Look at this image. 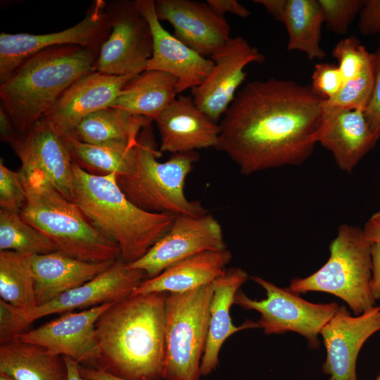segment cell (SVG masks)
Listing matches in <instances>:
<instances>
[{"instance_id":"obj_37","label":"cell","mask_w":380,"mask_h":380,"mask_svg":"<svg viewBox=\"0 0 380 380\" xmlns=\"http://www.w3.org/2000/svg\"><path fill=\"white\" fill-rule=\"evenodd\" d=\"M311 79L312 89L325 100L334 96L344 82L338 65L330 63H317Z\"/></svg>"},{"instance_id":"obj_40","label":"cell","mask_w":380,"mask_h":380,"mask_svg":"<svg viewBox=\"0 0 380 380\" xmlns=\"http://www.w3.org/2000/svg\"><path fill=\"white\" fill-rule=\"evenodd\" d=\"M211 9L220 17L224 18L226 13H230L240 18H247L250 11L237 0H207Z\"/></svg>"},{"instance_id":"obj_6","label":"cell","mask_w":380,"mask_h":380,"mask_svg":"<svg viewBox=\"0 0 380 380\" xmlns=\"http://www.w3.org/2000/svg\"><path fill=\"white\" fill-rule=\"evenodd\" d=\"M151 124L141 132L135 146L132 169L116 176L127 198L139 208L157 213L201 216L208 213L201 202L189 201L184 193L186 177L199 159L196 151L172 154L160 162Z\"/></svg>"},{"instance_id":"obj_43","label":"cell","mask_w":380,"mask_h":380,"mask_svg":"<svg viewBox=\"0 0 380 380\" xmlns=\"http://www.w3.org/2000/svg\"><path fill=\"white\" fill-rule=\"evenodd\" d=\"M362 229L367 239L371 243H380V210L373 213Z\"/></svg>"},{"instance_id":"obj_28","label":"cell","mask_w":380,"mask_h":380,"mask_svg":"<svg viewBox=\"0 0 380 380\" xmlns=\"http://www.w3.org/2000/svg\"><path fill=\"white\" fill-rule=\"evenodd\" d=\"M152 121L110 106L87 115L68 136L93 145H135L141 130Z\"/></svg>"},{"instance_id":"obj_11","label":"cell","mask_w":380,"mask_h":380,"mask_svg":"<svg viewBox=\"0 0 380 380\" xmlns=\"http://www.w3.org/2000/svg\"><path fill=\"white\" fill-rule=\"evenodd\" d=\"M111 31L99 49L95 71L136 75L146 70L152 56L150 26L136 0H114L106 5Z\"/></svg>"},{"instance_id":"obj_14","label":"cell","mask_w":380,"mask_h":380,"mask_svg":"<svg viewBox=\"0 0 380 380\" xmlns=\"http://www.w3.org/2000/svg\"><path fill=\"white\" fill-rule=\"evenodd\" d=\"M225 248L221 225L212 215H177L167 232L129 266L142 270L146 279H151L191 255Z\"/></svg>"},{"instance_id":"obj_8","label":"cell","mask_w":380,"mask_h":380,"mask_svg":"<svg viewBox=\"0 0 380 380\" xmlns=\"http://www.w3.org/2000/svg\"><path fill=\"white\" fill-rule=\"evenodd\" d=\"M214 282L168 293L163 380H199L210 321Z\"/></svg>"},{"instance_id":"obj_38","label":"cell","mask_w":380,"mask_h":380,"mask_svg":"<svg viewBox=\"0 0 380 380\" xmlns=\"http://www.w3.org/2000/svg\"><path fill=\"white\" fill-rule=\"evenodd\" d=\"M374 87L364 114L372 132L380 137V48L374 53Z\"/></svg>"},{"instance_id":"obj_7","label":"cell","mask_w":380,"mask_h":380,"mask_svg":"<svg viewBox=\"0 0 380 380\" xmlns=\"http://www.w3.org/2000/svg\"><path fill=\"white\" fill-rule=\"evenodd\" d=\"M372 243L362 229L341 224L329 246L326 263L313 274L291 281L287 288L296 293L320 291L344 300L360 315L374 307L369 287L372 277Z\"/></svg>"},{"instance_id":"obj_30","label":"cell","mask_w":380,"mask_h":380,"mask_svg":"<svg viewBox=\"0 0 380 380\" xmlns=\"http://www.w3.org/2000/svg\"><path fill=\"white\" fill-rule=\"evenodd\" d=\"M73 163L96 176L127 174L135 159V145L101 146L82 142L65 136Z\"/></svg>"},{"instance_id":"obj_36","label":"cell","mask_w":380,"mask_h":380,"mask_svg":"<svg viewBox=\"0 0 380 380\" xmlns=\"http://www.w3.org/2000/svg\"><path fill=\"white\" fill-rule=\"evenodd\" d=\"M27 199L22 174L8 168L0 161V208L19 211Z\"/></svg>"},{"instance_id":"obj_10","label":"cell","mask_w":380,"mask_h":380,"mask_svg":"<svg viewBox=\"0 0 380 380\" xmlns=\"http://www.w3.org/2000/svg\"><path fill=\"white\" fill-rule=\"evenodd\" d=\"M251 279L265 290L266 298L253 300L239 290L234 303L243 309L258 312V328L266 334L293 331L305 337L310 348H317L318 335L336 313L338 305L335 302L313 303L258 276L251 277Z\"/></svg>"},{"instance_id":"obj_25","label":"cell","mask_w":380,"mask_h":380,"mask_svg":"<svg viewBox=\"0 0 380 380\" xmlns=\"http://www.w3.org/2000/svg\"><path fill=\"white\" fill-rule=\"evenodd\" d=\"M114 262H89L59 251L33 255L32 269L37 305H43L91 281L110 267Z\"/></svg>"},{"instance_id":"obj_15","label":"cell","mask_w":380,"mask_h":380,"mask_svg":"<svg viewBox=\"0 0 380 380\" xmlns=\"http://www.w3.org/2000/svg\"><path fill=\"white\" fill-rule=\"evenodd\" d=\"M210 58L214 63L212 70L201 85L191 89V96L201 110L217 122L245 81V67L252 63H262L265 56L239 35L230 37Z\"/></svg>"},{"instance_id":"obj_1","label":"cell","mask_w":380,"mask_h":380,"mask_svg":"<svg viewBox=\"0 0 380 380\" xmlns=\"http://www.w3.org/2000/svg\"><path fill=\"white\" fill-rule=\"evenodd\" d=\"M326 113L310 85L269 78L247 82L220 123L215 148L240 172L298 165L312 155Z\"/></svg>"},{"instance_id":"obj_44","label":"cell","mask_w":380,"mask_h":380,"mask_svg":"<svg viewBox=\"0 0 380 380\" xmlns=\"http://www.w3.org/2000/svg\"><path fill=\"white\" fill-rule=\"evenodd\" d=\"M81 374L90 380H130L94 367H80Z\"/></svg>"},{"instance_id":"obj_31","label":"cell","mask_w":380,"mask_h":380,"mask_svg":"<svg viewBox=\"0 0 380 380\" xmlns=\"http://www.w3.org/2000/svg\"><path fill=\"white\" fill-rule=\"evenodd\" d=\"M32 256L0 251V298L23 310L37 305Z\"/></svg>"},{"instance_id":"obj_23","label":"cell","mask_w":380,"mask_h":380,"mask_svg":"<svg viewBox=\"0 0 380 380\" xmlns=\"http://www.w3.org/2000/svg\"><path fill=\"white\" fill-rule=\"evenodd\" d=\"M248 277L243 270L232 267L214 281L208 333L201 364V376L209 374L217 367L220 350L229 337L239 331L258 327L257 322L251 320L236 326L232 323L230 315L235 296Z\"/></svg>"},{"instance_id":"obj_5","label":"cell","mask_w":380,"mask_h":380,"mask_svg":"<svg viewBox=\"0 0 380 380\" xmlns=\"http://www.w3.org/2000/svg\"><path fill=\"white\" fill-rule=\"evenodd\" d=\"M22 177L27 199L20 215L46 236L57 251L95 263L120 259L118 246L95 228L74 202L46 180Z\"/></svg>"},{"instance_id":"obj_33","label":"cell","mask_w":380,"mask_h":380,"mask_svg":"<svg viewBox=\"0 0 380 380\" xmlns=\"http://www.w3.org/2000/svg\"><path fill=\"white\" fill-rule=\"evenodd\" d=\"M374 83V62L355 77L346 80L336 93L325 100L327 107L365 110L371 97Z\"/></svg>"},{"instance_id":"obj_29","label":"cell","mask_w":380,"mask_h":380,"mask_svg":"<svg viewBox=\"0 0 380 380\" xmlns=\"http://www.w3.org/2000/svg\"><path fill=\"white\" fill-rule=\"evenodd\" d=\"M279 21L288 32V51H302L310 61L326 56L320 46L324 20L318 0H284Z\"/></svg>"},{"instance_id":"obj_16","label":"cell","mask_w":380,"mask_h":380,"mask_svg":"<svg viewBox=\"0 0 380 380\" xmlns=\"http://www.w3.org/2000/svg\"><path fill=\"white\" fill-rule=\"evenodd\" d=\"M112 303L61 314L58 318L15 337L25 343L42 346L54 355L67 356L79 364L95 367L98 353L95 324Z\"/></svg>"},{"instance_id":"obj_20","label":"cell","mask_w":380,"mask_h":380,"mask_svg":"<svg viewBox=\"0 0 380 380\" xmlns=\"http://www.w3.org/2000/svg\"><path fill=\"white\" fill-rule=\"evenodd\" d=\"M134 76L90 72L75 82L42 119L61 135L68 136L87 115L111 106Z\"/></svg>"},{"instance_id":"obj_26","label":"cell","mask_w":380,"mask_h":380,"mask_svg":"<svg viewBox=\"0 0 380 380\" xmlns=\"http://www.w3.org/2000/svg\"><path fill=\"white\" fill-rule=\"evenodd\" d=\"M0 374L14 380H68L62 356L17 337L0 343Z\"/></svg>"},{"instance_id":"obj_42","label":"cell","mask_w":380,"mask_h":380,"mask_svg":"<svg viewBox=\"0 0 380 380\" xmlns=\"http://www.w3.org/2000/svg\"><path fill=\"white\" fill-rule=\"evenodd\" d=\"M18 136L11 120L6 110L0 106V139L1 141L11 145Z\"/></svg>"},{"instance_id":"obj_35","label":"cell","mask_w":380,"mask_h":380,"mask_svg":"<svg viewBox=\"0 0 380 380\" xmlns=\"http://www.w3.org/2000/svg\"><path fill=\"white\" fill-rule=\"evenodd\" d=\"M365 0H318L324 23L335 34H346L363 6Z\"/></svg>"},{"instance_id":"obj_39","label":"cell","mask_w":380,"mask_h":380,"mask_svg":"<svg viewBox=\"0 0 380 380\" xmlns=\"http://www.w3.org/2000/svg\"><path fill=\"white\" fill-rule=\"evenodd\" d=\"M358 29L364 35L380 34V0H365L359 14Z\"/></svg>"},{"instance_id":"obj_34","label":"cell","mask_w":380,"mask_h":380,"mask_svg":"<svg viewBox=\"0 0 380 380\" xmlns=\"http://www.w3.org/2000/svg\"><path fill=\"white\" fill-rule=\"evenodd\" d=\"M331 54L338 61L344 82L355 77L374 62V53H369L355 36L340 40Z\"/></svg>"},{"instance_id":"obj_45","label":"cell","mask_w":380,"mask_h":380,"mask_svg":"<svg viewBox=\"0 0 380 380\" xmlns=\"http://www.w3.org/2000/svg\"><path fill=\"white\" fill-rule=\"evenodd\" d=\"M253 2L264 6L268 13L279 21L284 0H254Z\"/></svg>"},{"instance_id":"obj_9","label":"cell","mask_w":380,"mask_h":380,"mask_svg":"<svg viewBox=\"0 0 380 380\" xmlns=\"http://www.w3.org/2000/svg\"><path fill=\"white\" fill-rule=\"evenodd\" d=\"M146 279L144 272L132 268L119 259L91 281L28 310H20L0 298V343L27 331L31 324L44 317L75 309L85 310L125 298Z\"/></svg>"},{"instance_id":"obj_18","label":"cell","mask_w":380,"mask_h":380,"mask_svg":"<svg viewBox=\"0 0 380 380\" xmlns=\"http://www.w3.org/2000/svg\"><path fill=\"white\" fill-rule=\"evenodd\" d=\"M136 3L148 23L153 37V52L146 70L164 72L175 77L178 94L201 85L212 70L213 61L187 46L162 26L154 0H136Z\"/></svg>"},{"instance_id":"obj_41","label":"cell","mask_w":380,"mask_h":380,"mask_svg":"<svg viewBox=\"0 0 380 380\" xmlns=\"http://www.w3.org/2000/svg\"><path fill=\"white\" fill-rule=\"evenodd\" d=\"M372 277L370 291L375 300L380 299V243L371 245Z\"/></svg>"},{"instance_id":"obj_17","label":"cell","mask_w":380,"mask_h":380,"mask_svg":"<svg viewBox=\"0 0 380 380\" xmlns=\"http://www.w3.org/2000/svg\"><path fill=\"white\" fill-rule=\"evenodd\" d=\"M379 331L380 307L353 317L345 306H338L320 332L327 350L322 370L330 376L328 380H357L358 354L367 340Z\"/></svg>"},{"instance_id":"obj_19","label":"cell","mask_w":380,"mask_h":380,"mask_svg":"<svg viewBox=\"0 0 380 380\" xmlns=\"http://www.w3.org/2000/svg\"><path fill=\"white\" fill-rule=\"evenodd\" d=\"M155 10L160 21L172 25L176 38L204 57H210L231 37L225 18L206 1L156 0Z\"/></svg>"},{"instance_id":"obj_32","label":"cell","mask_w":380,"mask_h":380,"mask_svg":"<svg viewBox=\"0 0 380 380\" xmlns=\"http://www.w3.org/2000/svg\"><path fill=\"white\" fill-rule=\"evenodd\" d=\"M1 251H12L32 255L57 251L49 238L25 221L19 211L0 209Z\"/></svg>"},{"instance_id":"obj_22","label":"cell","mask_w":380,"mask_h":380,"mask_svg":"<svg viewBox=\"0 0 380 380\" xmlns=\"http://www.w3.org/2000/svg\"><path fill=\"white\" fill-rule=\"evenodd\" d=\"M379 139L370 128L363 110L326 106L317 143L332 153L341 170L353 171Z\"/></svg>"},{"instance_id":"obj_49","label":"cell","mask_w":380,"mask_h":380,"mask_svg":"<svg viewBox=\"0 0 380 380\" xmlns=\"http://www.w3.org/2000/svg\"><path fill=\"white\" fill-rule=\"evenodd\" d=\"M380 48V47H379Z\"/></svg>"},{"instance_id":"obj_4","label":"cell","mask_w":380,"mask_h":380,"mask_svg":"<svg viewBox=\"0 0 380 380\" xmlns=\"http://www.w3.org/2000/svg\"><path fill=\"white\" fill-rule=\"evenodd\" d=\"M116 174L92 175L73 163L72 202L120 251V260L131 264L146 252L171 227L175 215L144 210L120 188Z\"/></svg>"},{"instance_id":"obj_48","label":"cell","mask_w":380,"mask_h":380,"mask_svg":"<svg viewBox=\"0 0 380 380\" xmlns=\"http://www.w3.org/2000/svg\"><path fill=\"white\" fill-rule=\"evenodd\" d=\"M375 380H380V374L379 376H377V377L376 378Z\"/></svg>"},{"instance_id":"obj_24","label":"cell","mask_w":380,"mask_h":380,"mask_svg":"<svg viewBox=\"0 0 380 380\" xmlns=\"http://www.w3.org/2000/svg\"><path fill=\"white\" fill-rule=\"evenodd\" d=\"M232 258L227 248L195 254L173 264L156 277L146 279L132 295L184 293L210 284L226 272Z\"/></svg>"},{"instance_id":"obj_21","label":"cell","mask_w":380,"mask_h":380,"mask_svg":"<svg viewBox=\"0 0 380 380\" xmlns=\"http://www.w3.org/2000/svg\"><path fill=\"white\" fill-rule=\"evenodd\" d=\"M161 152L172 154L215 148L220 124L201 110L191 96L179 95L154 120Z\"/></svg>"},{"instance_id":"obj_13","label":"cell","mask_w":380,"mask_h":380,"mask_svg":"<svg viewBox=\"0 0 380 380\" xmlns=\"http://www.w3.org/2000/svg\"><path fill=\"white\" fill-rule=\"evenodd\" d=\"M21 162L23 175L47 181L72 201L73 160L65 137L42 119L11 145Z\"/></svg>"},{"instance_id":"obj_47","label":"cell","mask_w":380,"mask_h":380,"mask_svg":"<svg viewBox=\"0 0 380 380\" xmlns=\"http://www.w3.org/2000/svg\"><path fill=\"white\" fill-rule=\"evenodd\" d=\"M0 380H14L12 378L6 376V375H4V374H0Z\"/></svg>"},{"instance_id":"obj_12","label":"cell","mask_w":380,"mask_h":380,"mask_svg":"<svg viewBox=\"0 0 380 380\" xmlns=\"http://www.w3.org/2000/svg\"><path fill=\"white\" fill-rule=\"evenodd\" d=\"M106 5L103 0L93 1L81 21L62 31L44 34L1 32L0 82L27 58L46 49L76 45L99 51L111 31Z\"/></svg>"},{"instance_id":"obj_46","label":"cell","mask_w":380,"mask_h":380,"mask_svg":"<svg viewBox=\"0 0 380 380\" xmlns=\"http://www.w3.org/2000/svg\"><path fill=\"white\" fill-rule=\"evenodd\" d=\"M62 357L64 359L67 367L68 380H90L81 374L80 368L77 362L67 356Z\"/></svg>"},{"instance_id":"obj_27","label":"cell","mask_w":380,"mask_h":380,"mask_svg":"<svg viewBox=\"0 0 380 380\" xmlns=\"http://www.w3.org/2000/svg\"><path fill=\"white\" fill-rule=\"evenodd\" d=\"M177 83L167 73L146 70L125 84L110 107L154 120L177 97Z\"/></svg>"},{"instance_id":"obj_3","label":"cell","mask_w":380,"mask_h":380,"mask_svg":"<svg viewBox=\"0 0 380 380\" xmlns=\"http://www.w3.org/2000/svg\"><path fill=\"white\" fill-rule=\"evenodd\" d=\"M98 54L99 50L76 45L46 49L0 82V106L17 132L42 120L75 82L95 71Z\"/></svg>"},{"instance_id":"obj_2","label":"cell","mask_w":380,"mask_h":380,"mask_svg":"<svg viewBox=\"0 0 380 380\" xmlns=\"http://www.w3.org/2000/svg\"><path fill=\"white\" fill-rule=\"evenodd\" d=\"M167 293L114 302L95 324L94 368L130 380H163Z\"/></svg>"}]
</instances>
